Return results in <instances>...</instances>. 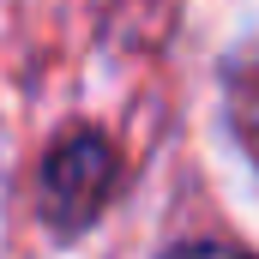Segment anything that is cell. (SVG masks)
Returning a JSON list of instances; mask_svg holds the SVG:
<instances>
[{"label":"cell","mask_w":259,"mask_h":259,"mask_svg":"<svg viewBox=\"0 0 259 259\" xmlns=\"http://www.w3.org/2000/svg\"><path fill=\"white\" fill-rule=\"evenodd\" d=\"M115 181H121L115 145L97 127H72V133H61V139L49 145V157H42V169H36V211H42V223H49L61 241H72V235H84V229L109 211Z\"/></svg>","instance_id":"cell-1"},{"label":"cell","mask_w":259,"mask_h":259,"mask_svg":"<svg viewBox=\"0 0 259 259\" xmlns=\"http://www.w3.org/2000/svg\"><path fill=\"white\" fill-rule=\"evenodd\" d=\"M163 259H253V253H241L229 241H187V247H175V253H163Z\"/></svg>","instance_id":"cell-3"},{"label":"cell","mask_w":259,"mask_h":259,"mask_svg":"<svg viewBox=\"0 0 259 259\" xmlns=\"http://www.w3.org/2000/svg\"><path fill=\"white\" fill-rule=\"evenodd\" d=\"M229 127L247 145V157L259 163V55L229 66Z\"/></svg>","instance_id":"cell-2"}]
</instances>
